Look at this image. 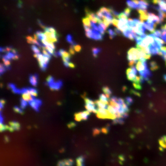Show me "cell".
I'll use <instances>...</instances> for the list:
<instances>
[{
    "label": "cell",
    "instance_id": "4",
    "mask_svg": "<svg viewBox=\"0 0 166 166\" xmlns=\"http://www.w3.org/2000/svg\"><path fill=\"white\" fill-rule=\"evenodd\" d=\"M84 100H85V108L87 109V111L90 112V113L93 112L94 113H97L98 107L96 104H95V102H93V101L88 98H84Z\"/></svg>",
    "mask_w": 166,
    "mask_h": 166
},
{
    "label": "cell",
    "instance_id": "8",
    "mask_svg": "<svg viewBox=\"0 0 166 166\" xmlns=\"http://www.w3.org/2000/svg\"><path fill=\"white\" fill-rule=\"evenodd\" d=\"M63 85V81L61 80H58L57 81L55 80L47 86L49 87L50 90H51L52 91H58L62 88Z\"/></svg>",
    "mask_w": 166,
    "mask_h": 166
},
{
    "label": "cell",
    "instance_id": "11",
    "mask_svg": "<svg viewBox=\"0 0 166 166\" xmlns=\"http://www.w3.org/2000/svg\"><path fill=\"white\" fill-rule=\"evenodd\" d=\"M29 93L30 94H31L33 97H36L38 95V91L37 89L35 88H23L21 89V94L23 93Z\"/></svg>",
    "mask_w": 166,
    "mask_h": 166
},
{
    "label": "cell",
    "instance_id": "2",
    "mask_svg": "<svg viewBox=\"0 0 166 166\" xmlns=\"http://www.w3.org/2000/svg\"><path fill=\"white\" fill-rule=\"evenodd\" d=\"M34 57L37 58L38 61L39 65L42 71H45L46 70L48 65L49 64V61L51 58L47 56H44L43 53H38V54H35L34 53Z\"/></svg>",
    "mask_w": 166,
    "mask_h": 166
},
{
    "label": "cell",
    "instance_id": "36",
    "mask_svg": "<svg viewBox=\"0 0 166 166\" xmlns=\"http://www.w3.org/2000/svg\"><path fill=\"white\" fill-rule=\"evenodd\" d=\"M3 121H4L3 117V116H2L1 112L0 111V123H3Z\"/></svg>",
    "mask_w": 166,
    "mask_h": 166
},
{
    "label": "cell",
    "instance_id": "3",
    "mask_svg": "<svg viewBox=\"0 0 166 166\" xmlns=\"http://www.w3.org/2000/svg\"><path fill=\"white\" fill-rule=\"evenodd\" d=\"M97 117L100 119H116V116L115 115L109 113L107 109H104L98 108L97 113Z\"/></svg>",
    "mask_w": 166,
    "mask_h": 166
},
{
    "label": "cell",
    "instance_id": "32",
    "mask_svg": "<svg viewBox=\"0 0 166 166\" xmlns=\"http://www.w3.org/2000/svg\"><path fill=\"white\" fill-rule=\"evenodd\" d=\"M64 66L66 67H71V68H75V64L71 62H70V63L65 62L64 63Z\"/></svg>",
    "mask_w": 166,
    "mask_h": 166
},
{
    "label": "cell",
    "instance_id": "25",
    "mask_svg": "<svg viewBox=\"0 0 166 166\" xmlns=\"http://www.w3.org/2000/svg\"><path fill=\"white\" fill-rule=\"evenodd\" d=\"M14 111L16 113H18V114H24V111L23 109H22L21 108L19 107L15 106L14 107Z\"/></svg>",
    "mask_w": 166,
    "mask_h": 166
},
{
    "label": "cell",
    "instance_id": "6",
    "mask_svg": "<svg viewBox=\"0 0 166 166\" xmlns=\"http://www.w3.org/2000/svg\"><path fill=\"white\" fill-rule=\"evenodd\" d=\"M29 105L32 107V109L36 112H39L40 110V108L42 105V101L39 99L34 98L33 100L30 101L29 103Z\"/></svg>",
    "mask_w": 166,
    "mask_h": 166
},
{
    "label": "cell",
    "instance_id": "24",
    "mask_svg": "<svg viewBox=\"0 0 166 166\" xmlns=\"http://www.w3.org/2000/svg\"><path fill=\"white\" fill-rule=\"evenodd\" d=\"M32 51L35 54H38V53H41V50L38 47V46L36 45H32L31 46Z\"/></svg>",
    "mask_w": 166,
    "mask_h": 166
},
{
    "label": "cell",
    "instance_id": "12",
    "mask_svg": "<svg viewBox=\"0 0 166 166\" xmlns=\"http://www.w3.org/2000/svg\"><path fill=\"white\" fill-rule=\"evenodd\" d=\"M143 24L145 28H146V29L148 30L149 31L153 33L155 31V28H156V24L153 23H151V22H148V21L143 22Z\"/></svg>",
    "mask_w": 166,
    "mask_h": 166
},
{
    "label": "cell",
    "instance_id": "33",
    "mask_svg": "<svg viewBox=\"0 0 166 166\" xmlns=\"http://www.w3.org/2000/svg\"><path fill=\"white\" fill-rule=\"evenodd\" d=\"M150 65L151 67V69L152 70H155L157 69V64L155 61H152L150 63Z\"/></svg>",
    "mask_w": 166,
    "mask_h": 166
},
{
    "label": "cell",
    "instance_id": "21",
    "mask_svg": "<svg viewBox=\"0 0 166 166\" xmlns=\"http://www.w3.org/2000/svg\"><path fill=\"white\" fill-rule=\"evenodd\" d=\"M2 60L3 61V63L4 65L6 66L8 70L10 69V65H11V62H10V60H8L7 58H5L4 56H2Z\"/></svg>",
    "mask_w": 166,
    "mask_h": 166
},
{
    "label": "cell",
    "instance_id": "1",
    "mask_svg": "<svg viewBox=\"0 0 166 166\" xmlns=\"http://www.w3.org/2000/svg\"><path fill=\"white\" fill-rule=\"evenodd\" d=\"M84 29L87 37L89 38L94 39V40L101 41L103 39L104 35L98 31L92 29L91 27L84 25Z\"/></svg>",
    "mask_w": 166,
    "mask_h": 166
},
{
    "label": "cell",
    "instance_id": "7",
    "mask_svg": "<svg viewBox=\"0 0 166 166\" xmlns=\"http://www.w3.org/2000/svg\"><path fill=\"white\" fill-rule=\"evenodd\" d=\"M90 115V112L88 111H83L75 113V120L77 121H80L82 120H86L89 118Z\"/></svg>",
    "mask_w": 166,
    "mask_h": 166
},
{
    "label": "cell",
    "instance_id": "23",
    "mask_svg": "<svg viewBox=\"0 0 166 166\" xmlns=\"http://www.w3.org/2000/svg\"><path fill=\"white\" fill-rule=\"evenodd\" d=\"M102 51V49L100 48H98V47H94V48L92 49V54L94 57H97L98 54Z\"/></svg>",
    "mask_w": 166,
    "mask_h": 166
},
{
    "label": "cell",
    "instance_id": "37",
    "mask_svg": "<svg viewBox=\"0 0 166 166\" xmlns=\"http://www.w3.org/2000/svg\"><path fill=\"white\" fill-rule=\"evenodd\" d=\"M161 29H162V30H166V24L163 25L162 26H161Z\"/></svg>",
    "mask_w": 166,
    "mask_h": 166
},
{
    "label": "cell",
    "instance_id": "29",
    "mask_svg": "<svg viewBox=\"0 0 166 166\" xmlns=\"http://www.w3.org/2000/svg\"><path fill=\"white\" fill-rule=\"evenodd\" d=\"M54 80H55V78H53L52 76V75H49V76L47 77L46 79V84L47 85H48L49 84H50V83H51L52 82H53V81Z\"/></svg>",
    "mask_w": 166,
    "mask_h": 166
},
{
    "label": "cell",
    "instance_id": "39",
    "mask_svg": "<svg viewBox=\"0 0 166 166\" xmlns=\"http://www.w3.org/2000/svg\"><path fill=\"white\" fill-rule=\"evenodd\" d=\"M164 79H165V80H166V75H164Z\"/></svg>",
    "mask_w": 166,
    "mask_h": 166
},
{
    "label": "cell",
    "instance_id": "31",
    "mask_svg": "<svg viewBox=\"0 0 166 166\" xmlns=\"http://www.w3.org/2000/svg\"><path fill=\"white\" fill-rule=\"evenodd\" d=\"M5 104H6V101L4 99H0V111H1L2 109L4 108Z\"/></svg>",
    "mask_w": 166,
    "mask_h": 166
},
{
    "label": "cell",
    "instance_id": "19",
    "mask_svg": "<svg viewBox=\"0 0 166 166\" xmlns=\"http://www.w3.org/2000/svg\"><path fill=\"white\" fill-rule=\"evenodd\" d=\"M95 103L97 105V106H98V108H104V109H107V108H108V105H107V104H106L105 103H103L102 102H101L100 100H95Z\"/></svg>",
    "mask_w": 166,
    "mask_h": 166
},
{
    "label": "cell",
    "instance_id": "40",
    "mask_svg": "<svg viewBox=\"0 0 166 166\" xmlns=\"http://www.w3.org/2000/svg\"><path fill=\"white\" fill-rule=\"evenodd\" d=\"M0 57H1V55H0Z\"/></svg>",
    "mask_w": 166,
    "mask_h": 166
},
{
    "label": "cell",
    "instance_id": "13",
    "mask_svg": "<svg viewBox=\"0 0 166 166\" xmlns=\"http://www.w3.org/2000/svg\"><path fill=\"white\" fill-rule=\"evenodd\" d=\"M137 1L139 5L138 10L146 11L147 10L149 4L147 1H145V0H137Z\"/></svg>",
    "mask_w": 166,
    "mask_h": 166
},
{
    "label": "cell",
    "instance_id": "22",
    "mask_svg": "<svg viewBox=\"0 0 166 166\" xmlns=\"http://www.w3.org/2000/svg\"><path fill=\"white\" fill-rule=\"evenodd\" d=\"M7 70H9L7 67L5 66L4 64H2L0 63V77L3 75L4 73L7 71Z\"/></svg>",
    "mask_w": 166,
    "mask_h": 166
},
{
    "label": "cell",
    "instance_id": "20",
    "mask_svg": "<svg viewBox=\"0 0 166 166\" xmlns=\"http://www.w3.org/2000/svg\"><path fill=\"white\" fill-rule=\"evenodd\" d=\"M99 100L101 102L107 104V105H108L109 104V99L104 94H101L99 95Z\"/></svg>",
    "mask_w": 166,
    "mask_h": 166
},
{
    "label": "cell",
    "instance_id": "17",
    "mask_svg": "<svg viewBox=\"0 0 166 166\" xmlns=\"http://www.w3.org/2000/svg\"><path fill=\"white\" fill-rule=\"evenodd\" d=\"M22 98L23 100L27 101V102L29 103L30 101H31L34 99L35 97H33L31 94H30L29 93H23L22 94Z\"/></svg>",
    "mask_w": 166,
    "mask_h": 166
},
{
    "label": "cell",
    "instance_id": "35",
    "mask_svg": "<svg viewBox=\"0 0 166 166\" xmlns=\"http://www.w3.org/2000/svg\"><path fill=\"white\" fill-rule=\"evenodd\" d=\"M74 49H75V52H79V51H80V50H81V46L77 44V45H75V46H74Z\"/></svg>",
    "mask_w": 166,
    "mask_h": 166
},
{
    "label": "cell",
    "instance_id": "16",
    "mask_svg": "<svg viewBox=\"0 0 166 166\" xmlns=\"http://www.w3.org/2000/svg\"><path fill=\"white\" fill-rule=\"evenodd\" d=\"M8 88H9L15 94H21V89H18L15 84L13 83H9L8 84Z\"/></svg>",
    "mask_w": 166,
    "mask_h": 166
},
{
    "label": "cell",
    "instance_id": "30",
    "mask_svg": "<svg viewBox=\"0 0 166 166\" xmlns=\"http://www.w3.org/2000/svg\"><path fill=\"white\" fill-rule=\"evenodd\" d=\"M7 130H8V125H5L2 123H0V132Z\"/></svg>",
    "mask_w": 166,
    "mask_h": 166
},
{
    "label": "cell",
    "instance_id": "26",
    "mask_svg": "<svg viewBox=\"0 0 166 166\" xmlns=\"http://www.w3.org/2000/svg\"><path fill=\"white\" fill-rule=\"evenodd\" d=\"M108 33L109 34V37H110L111 39H113L115 36L117 35V33L115 32V30H114L112 29H109L108 30Z\"/></svg>",
    "mask_w": 166,
    "mask_h": 166
},
{
    "label": "cell",
    "instance_id": "14",
    "mask_svg": "<svg viewBox=\"0 0 166 166\" xmlns=\"http://www.w3.org/2000/svg\"><path fill=\"white\" fill-rule=\"evenodd\" d=\"M38 79L39 77L37 74L31 75L29 76V82L34 87L37 86L38 83Z\"/></svg>",
    "mask_w": 166,
    "mask_h": 166
},
{
    "label": "cell",
    "instance_id": "10",
    "mask_svg": "<svg viewBox=\"0 0 166 166\" xmlns=\"http://www.w3.org/2000/svg\"><path fill=\"white\" fill-rule=\"evenodd\" d=\"M21 128V125L18 122L16 121L9 122V125H8V131L13 132L15 131H19Z\"/></svg>",
    "mask_w": 166,
    "mask_h": 166
},
{
    "label": "cell",
    "instance_id": "9",
    "mask_svg": "<svg viewBox=\"0 0 166 166\" xmlns=\"http://www.w3.org/2000/svg\"><path fill=\"white\" fill-rule=\"evenodd\" d=\"M148 17L146 21L148 22H151V23H154L157 25V24H160L161 22H160V19L159 16L156 15L152 13H148Z\"/></svg>",
    "mask_w": 166,
    "mask_h": 166
},
{
    "label": "cell",
    "instance_id": "18",
    "mask_svg": "<svg viewBox=\"0 0 166 166\" xmlns=\"http://www.w3.org/2000/svg\"><path fill=\"white\" fill-rule=\"evenodd\" d=\"M102 90H103V91L104 92L105 94L107 96V97L109 99H110L111 95L112 93V91L111 89L107 86H104Z\"/></svg>",
    "mask_w": 166,
    "mask_h": 166
},
{
    "label": "cell",
    "instance_id": "15",
    "mask_svg": "<svg viewBox=\"0 0 166 166\" xmlns=\"http://www.w3.org/2000/svg\"><path fill=\"white\" fill-rule=\"evenodd\" d=\"M127 4L131 9L137 10L139 9V5L137 0H127Z\"/></svg>",
    "mask_w": 166,
    "mask_h": 166
},
{
    "label": "cell",
    "instance_id": "5",
    "mask_svg": "<svg viewBox=\"0 0 166 166\" xmlns=\"http://www.w3.org/2000/svg\"><path fill=\"white\" fill-rule=\"evenodd\" d=\"M137 69L136 66H132L131 68H129L126 71V74H127V79L130 81H133L135 79L137 76Z\"/></svg>",
    "mask_w": 166,
    "mask_h": 166
},
{
    "label": "cell",
    "instance_id": "28",
    "mask_svg": "<svg viewBox=\"0 0 166 166\" xmlns=\"http://www.w3.org/2000/svg\"><path fill=\"white\" fill-rule=\"evenodd\" d=\"M125 103L127 104L128 106H131L133 103V99L130 97H127L125 98Z\"/></svg>",
    "mask_w": 166,
    "mask_h": 166
},
{
    "label": "cell",
    "instance_id": "38",
    "mask_svg": "<svg viewBox=\"0 0 166 166\" xmlns=\"http://www.w3.org/2000/svg\"><path fill=\"white\" fill-rule=\"evenodd\" d=\"M2 52H4V48L0 47V53Z\"/></svg>",
    "mask_w": 166,
    "mask_h": 166
},
{
    "label": "cell",
    "instance_id": "27",
    "mask_svg": "<svg viewBox=\"0 0 166 166\" xmlns=\"http://www.w3.org/2000/svg\"><path fill=\"white\" fill-rule=\"evenodd\" d=\"M20 105H21V108L23 109H26L28 105V103L27 102V101L23 100V99H21L20 100Z\"/></svg>",
    "mask_w": 166,
    "mask_h": 166
},
{
    "label": "cell",
    "instance_id": "34",
    "mask_svg": "<svg viewBox=\"0 0 166 166\" xmlns=\"http://www.w3.org/2000/svg\"><path fill=\"white\" fill-rule=\"evenodd\" d=\"M133 86L137 90L141 89V86L140 83H133Z\"/></svg>",
    "mask_w": 166,
    "mask_h": 166
}]
</instances>
